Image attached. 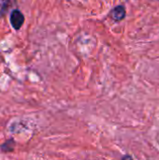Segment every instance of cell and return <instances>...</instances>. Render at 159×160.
Returning a JSON list of instances; mask_svg holds the SVG:
<instances>
[{"label": "cell", "mask_w": 159, "mask_h": 160, "mask_svg": "<svg viewBox=\"0 0 159 160\" xmlns=\"http://www.w3.org/2000/svg\"><path fill=\"white\" fill-rule=\"evenodd\" d=\"M122 160H133V159H132V158H131L130 156H125V157L122 158Z\"/></svg>", "instance_id": "cell-4"}, {"label": "cell", "mask_w": 159, "mask_h": 160, "mask_svg": "<svg viewBox=\"0 0 159 160\" xmlns=\"http://www.w3.org/2000/svg\"><path fill=\"white\" fill-rule=\"evenodd\" d=\"M14 2L15 0H0V16L5 15Z\"/></svg>", "instance_id": "cell-3"}, {"label": "cell", "mask_w": 159, "mask_h": 160, "mask_svg": "<svg viewBox=\"0 0 159 160\" xmlns=\"http://www.w3.org/2000/svg\"><path fill=\"white\" fill-rule=\"evenodd\" d=\"M9 21L15 30L21 29L24 22V16L19 9H13L9 16Z\"/></svg>", "instance_id": "cell-1"}, {"label": "cell", "mask_w": 159, "mask_h": 160, "mask_svg": "<svg viewBox=\"0 0 159 160\" xmlns=\"http://www.w3.org/2000/svg\"><path fill=\"white\" fill-rule=\"evenodd\" d=\"M112 18L116 21V22H120L122 20H124V18L126 17V8L123 6H117L115 7L112 10Z\"/></svg>", "instance_id": "cell-2"}, {"label": "cell", "mask_w": 159, "mask_h": 160, "mask_svg": "<svg viewBox=\"0 0 159 160\" xmlns=\"http://www.w3.org/2000/svg\"><path fill=\"white\" fill-rule=\"evenodd\" d=\"M158 1H159V0H158Z\"/></svg>", "instance_id": "cell-5"}]
</instances>
